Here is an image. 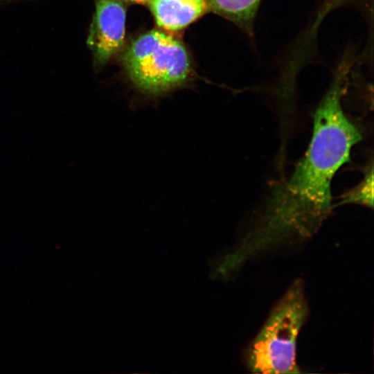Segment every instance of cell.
Here are the masks:
<instances>
[{"instance_id": "1", "label": "cell", "mask_w": 374, "mask_h": 374, "mask_svg": "<svg viewBox=\"0 0 374 374\" xmlns=\"http://www.w3.org/2000/svg\"><path fill=\"white\" fill-rule=\"evenodd\" d=\"M348 73L344 65L337 70L315 110L304 156L287 178L274 186L247 233L226 253L235 269L277 247L311 238L330 214L332 179L362 139L342 107Z\"/></svg>"}, {"instance_id": "2", "label": "cell", "mask_w": 374, "mask_h": 374, "mask_svg": "<svg viewBox=\"0 0 374 374\" xmlns=\"http://www.w3.org/2000/svg\"><path fill=\"white\" fill-rule=\"evenodd\" d=\"M308 314L303 281L295 280L270 312L246 351L253 373H301L296 362V340Z\"/></svg>"}, {"instance_id": "3", "label": "cell", "mask_w": 374, "mask_h": 374, "mask_svg": "<svg viewBox=\"0 0 374 374\" xmlns=\"http://www.w3.org/2000/svg\"><path fill=\"white\" fill-rule=\"evenodd\" d=\"M122 60L133 85L148 96H159L180 87L192 74L190 59L184 44L159 30L137 37Z\"/></svg>"}, {"instance_id": "4", "label": "cell", "mask_w": 374, "mask_h": 374, "mask_svg": "<svg viewBox=\"0 0 374 374\" xmlns=\"http://www.w3.org/2000/svg\"><path fill=\"white\" fill-rule=\"evenodd\" d=\"M126 2L95 0V12L87 44L95 64L102 66L123 47L125 35Z\"/></svg>"}, {"instance_id": "5", "label": "cell", "mask_w": 374, "mask_h": 374, "mask_svg": "<svg viewBox=\"0 0 374 374\" xmlns=\"http://www.w3.org/2000/svg\"><path fill=\"white\" fill-rule=\"evenodd\" d=\"M148 3L157 25L167 30H181L209 10L206 0H149Z\"/></svg>"}, {"instance_id": "6", "label": "cell", "mask_w": 374, "mask_h": 374, "mask_svg": "<svg viewBox=\"0 0 374 374\" xmlns=\"http://www.w3.org/2000/svg\"><path fill=\"white\" fill-rule=\"evenodd\" d=\"M208 10L233 22L249 36L261 0H206Z\"/></svg>"}, {"instance_id": "7", "label": "cell", "mask_w": 374, "mask_h": 374, "mask_svg": "<svg viewBox=\"0 0 374 374\" xmlns=\"http://www.w3.org/2000/svg\"><path fill=\"white\" fill-rule=\"evenodd\" d=\"M355 204L369 208L373 206V167L366 170L362 181L340 198L337 205Z\"/></svg>"}, {"instance_id": "8", "label": "cell", "mask_w": 374, "mask_h": 374, "mask_svg": "<svg viewBox=\"0 0 374 374\" xmlns=\"http://www.w3.org/2000/svg\"><path fill=\"white\" fill-rule=\"evenodd\" d=\"M126 3H148L149 0H123Z\"/></svg>"}]
</instances>
